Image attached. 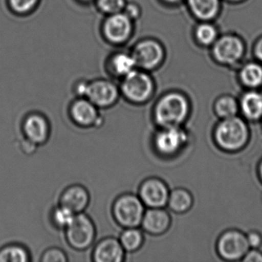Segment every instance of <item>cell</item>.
<instances>
[{
	"mask_svg": "<svg viewBox=\"0 0 262 262\" xmlns=\"http://www.w3.org/2000/svg\"><path fill=\"white\" fill-rule=\"evenodd\" d=\"M90 203L88 191L80 185H73L65 190L62 194L60 205L68 208L75 214L83 212Z\"/></svg>",
	"mask_w": 262,
	"mask_h": 262,
	"instance_id": "cell-15",
	"label": "cell"
},
{
	"mask_svg": "<svg viewBox=\"0 0 262 262\" xmlns=\"http://www.w3.org/2000/svg\"><path fill=\"white\" fill-rule=\"evenodd\" d=\"M247 239H248V244H249L250 246L253 247V248H257V247L260 245V242H261L260 236L257 234V233H251L247 237Z\"/></svg>",
	"mask_w": 262,
	"mask_h": 262,
	"instance_id": "cell-33",
	"label": "cell"
},
{
	"mask_svg": "<svg viewBox=\"0 0 262 262\" xmlns=\"http://www.w3.org/2000/svg\"><path fill=\"white\" fill-rule=\"evenodd\" d=\"M215 111L220 117L224 119L232 117L237 113V103L232 98H222L216 102Z\"/></svg>",
	"mask_w": 262,
	"mask_h": 262,
	"instance_id": "cell-25",
	"label": "cell"
},
{
	"mask_svg": "<svg viewBox=\"0 0 262 262\" xmlns=\"http://www.w3.org/2000/svg\"><path fill=\"white\" fill-rule=\"evenodd\" d=\"M66 230L67 241L75 249H86L93 244L96 236L93 221L82 212L75 215L73 222Z\"/></svg>",
	"mask_w": 262,
	"mask_h": 262,
	"instance_id": "cell-5",
	"label": "cell"
},
{
	"mask_svg": "<svg viewBox=\"0 0 262 262\" xmlns=\"http://www.w3.org/2000/svg\"><path fill=\"white\" fill-rule=\"evenodd\" d=\"M125 5V0H97V6L99 10L108 16L122 13Z\"/></svg>",
	"mask_w": 262,
	"mask_h": 262,
	"instance_id": "cell-26",
	"label": "cell"
},
{
	"mask_svg": "<svg viewBox=\"0 0 262 262\" xmlns=\"http://www.w3.org/2000/svg\"><path fill=\"white\" fill-rule=\"evenodd\" d=\"M110 65L112 72L122 78L136 70L137 67L133 54L123 52L113 55L110 59Z\"/></svg>",
	"mask_w": 262,
	"mask_h": 262,
	"instance_id": "cell-18",
	"label": "cell"
},
{
	"mask_svg": "<svg viewBox=\"0 0 262 262\" xmlns=\"http://www.w3.org/2000/svg\"><path fill=\"white\" fill-rule=\"evenodd\" d=\"M119 90L116 84L105 79L89 82L85 97L98 108H108L119 99Z\"/></svg>",
	"mask_w": 262,
	"mask_h": 262,
	"instance_id": "cell-6",
	"label": "cell"
},
{
	"mask_svg": "<svg viewBox=\"0 0 262 262\" xmlns=\"http://www.w3.org/2000/svg\"><path fill=\"white\" fill-rule=\"evenodd\" d=\"M83 2H90V1H92V0H82Z\"/></svg>",
	"mask_w": 262,
	"mask_h": 262,
	"instance_id": "cell-38",
	"label": "cell"
},
{
	"mask_svg": "<svg viewBox=\"0 0 262 262\" xmlns=\"http://www.w3.org/2000/svg\"><path fill=\"white\" fill-rule=\"evenodd\" d=\"M137 67L145 70L154 68L160 62L163 53L162 47L153 40H145L135 47L133 53Z\"/></svg>",
	"mask_w": 262,
	"mask_h": 262,
	"instance_id": "cell-10",
	"label": "cell"
},
{
	"mask_svg": "<svg viewBox=\"0 0 262 262\" xmlns=\"http://www.w3.org/2000/svg\"><path fill=\"white\" fill-rule=\"evenodd\" d=\"M185 133L176 127L164 128L155 138L154 143L159 152L164 155L176 153L186 142Z\"/></svg>",
	"mask_w": 262,
	"mask_h": 262,
	"instance_id": "cell-12",
	"label": "cell"
},
{
	"mask_svg": "<svg viewBox=\"0 0 262 262\" xmlns=\"http://www.w3.org/2000/svg\"><path fill=\"white\" fill-rule=\"evenodd\" d=\"M260 178H261V180H262V162L260 165Z\"/></svg>",
	"mask_w": 262,
	"mask_h": 262,
	"instance_id": "cell-36",
	"label": "cell"
},
{
	"mask_svg": "<svg viewBox=\"0 0 262 262\" xmlns=\"http://www.w3.org/2000/svg\"><path fill=\"white\" fill-rule=\"evenodd\" d=\"M125 250L120 242L114 237L101 241L95 248L93 259L96 262H121L123 260Z\"/></svg>",
	"mask_w": 262,
	"mask_h": 262,
	"instance_id": "cell-14",
	"label": "cell"
},
{
	"mask_svg": "<svg viewBox=\"0 0 262 262\" xmlns=\"http://www.w3.org/2000/svg\"><path fill=\"white\" fill-rule=\"evenodd\" d=\"M216 33L214 29L211 26L202 25L198 28L197 37L202 43L209 44L215 38Z\"/></svg>",
	"mask_w": 262,
	"mask_h": 262,
	"instance_id": "cell-29",
	"label": "cell"
},
{
	"mask_svg": "<svg viewBox=\"0 0 262 262\" xmlns=\"http://www.w3.org/2000/svg\"><path fill=\"white\" fill-rule=\"evenodd\" d=\"M256 54L257 57L262 60V40L257 44V48H256Z\"/></svg>",
	"mask_w": 262,
	"mask_h": 262,
	"instance_id": "cell-35",
	"label": "cell"
},
{
	"mask_svg": "<svg viewBox=\"0 0 262 262\" xmlns=\"http://www.w3.org/2000/svg\"><path fill=\"white\" fill-rule=\"evenodd\" d=\"M249 247L247 237L236 231L225 233L219 239L217 245L219 254L227 260H237L244 257Z\"/></svg>",
	"mask_w": 262,
	"mask_h": 262,
	"instance_id": "cell-8",
	"label": "cell"
},
{
	"mask_svg": "<svg viewBox=\"0 0 262 262\" xmlns=\"http://www.w3.org/2000/svg\"><path fill=\"white\" fill-rule=\"evenodd\" d=\"M242 79L248 86H257L262 82V69L255 64H249L242 71Z\"/></svg>",
	"mask_w": 262,
	"mask_h": 262,
	"instance_id": "cell-24",
	"label": "cell"
},
{
	"mask_svg": "<svg viewBox=\"0 0 262 262\" xmlns=\"http://www.w3.org/2000/svg\"><path fill=\"white\" fill-rule=\"evenodd\" d=\"M169 225V215L160 208H151L145 211L142 221L144 230L152 234H162Z\"/></svg>",
	"mask_w": 262,
	"mask_h": 262,
	"instance_id": "cell-17",
	"label": "cell"
},
{
	"mask_svg": "<svg viewBox=\"0 0 262 262\" xmlns=\"http://www.w3.org/2000/svg\"><path fill=\"white\" fill-rule=\"evenodd\" d=\"M153 83L151 78L143 72L133 70L123 77L121 93L124 97L133 102L140 104L146 102L152 94Z\"/></svg>",
	"mask_w": 262,
	"mask_h": 262,
	"instance_id": "cell-4",
	"label": "cell"
},
{
	"mask_svg": "<svg viewBox=\"0 0 262 262\" xmlns=\"http://www.w3.org/2000/svg\"><path fill=\"white\" fill-rule=\"evenodd\" d=\"M133 21L124 12L110 15L103 24L105 37L117 44L128 40L133 33Z\"/></svg>",
	"mask_w": 262,
	"mask_h": 262,
	"instance_id": "cell-7",
	"label": "cell"
},
{
	"mask_svg": "<svg viewBox=\"0 0 262 262\" xmlns=\"http://www.w3.org/2000/svg\"><path fill=\"white\" fill-rule=\"evenodd\" d=\"M244 261L248 262H262V254L256 250L248 251L245 254Z\"/></svg>",
	"mask_w": 262,
	"mask_h": 262,
	"instance_id": "cell-32",
	"label": "cell"
},
{
	"mask_svg": "<svg viewBox=\"0 0 262 262\" xmlns=\"http://www.w3.org/2000/svg\"><path fill=\"white\" fill-rule=\"evenodd\" d=\"M29 259L28 251L20 245H8L0 250V262H27Z\"/></svg>",
	"mask_w": 262,
	"mask_h": 262,
	"instance_id": "cell-22",
	"label": "cell"
},
{
	"mask_svg": "<svg viewBox=\"0 0 262 262\" xmlns=\"http://www.w3.org/2000/svg\"><path fill=\"white\" fill-rule=\"evenodd\" d=\"M214 136L221 148L228 151H235L246 143L248 138V128L242 119L232 116L225 119L217 125Z\"/></svg>",
	"mask_w": 262,
	"mask_h": 262,
	"instance_id": "cell-2",
	"label": "cell"
},
{
	"mask_svg": "<svg viewBox=\"0 0 262 262\" xmlns=\"http://www.w3.org/2000/svg\"><path fill=\"white\" fill-rule=\"evenodd\" d=\"M89 82H85V81H81V82H78L76 85V92L77 93L78 96H81V97H85L86 95L87 89H88Z\"/></svg>",
	"mask_w": 262,
	"mask_h": 262,
	"instance_id": "cell-34",
	"label": "cell"
},
{
	"mask_svg": "<svg viewBox=\"0 0 262 262\" xmlns=\"http://www.w3.org/2000/svg\"><path fill=\"white\" fill-rule=\"evenodd\" d=\"M189 4L194 14L202 19L212 18L219 8V0H189Z\"/></svg>",
	"mask_w": 262,
	"mask_h": 262,
	"instance_id": "cell-20",
	"label": "cell"
},
{
	"mask_svg": "<svg viewBox=\"0 0 262 262\" xmlns=\"http://www.w3.org/2000/svg\"><path fill=\"white\" fill-rule=\"evenodd\" d=\"M188 110V102L183 96L167 95L156 105L155 119L163 128L178 126L186 119Z\"/></svg>",
	"mask_w": 262,
	"mask_h": 262,
	"instance_id": "cell-1",
	"label": "cell"
},
{
	"mask_svg": "<svg viewBox=\"0 0 262 262\" xmlns=\"http://www.w3.org/2000/svg\"><path fill=\"white\" fill-rule=\"evenodd\" d=\"M70 116L79 126L91 127L101 122L98 107L86 98H80L72 104Z\"/></svg>",
	"mask_w": 262,
	"mask_h": 262,
	"instance_id": "cell-11",
	"label": "cell"
},
{
	"mask_svg": "<svg viewBox=\"0 0 262 262\" xmlns=\"http://www.w3.org/2000/svg\"><path fill=\"white\" fill-rule=\"evenodd\" d=\"M244 114L250 119H257L262 116V96L257 93H249L242 101Z\"/></svg>",
	"mask_w": 262,
	"mask_h": 262,
	"instance_id": "cell-19",
	"label": "cell"
},
{
	"mask_svg": "<svg viewBox=\"0 0 262 262\" xmlns=\"http://www.w3.org/2000/svg\"><path fill=\"white\" fill-rule=\"evenodd\" d=\"M124 13L130 18V19H134L136 18L139 17V8L136 4H129L125 5V9H124Z\"/></svg>",
	"mask_w": 262,
	"mask_h": 262,
	"instance_id": "cell-31",
	"label": "cell"
},
{
	"mask_svg": "<svg viewBox=\"0 0 262 262\" xmlns=\"http://www.w3.org/2000/svg\"><path fill=\"white\" fill-rule=\"evenodd\" d=\"M23 130L27 140L35 145H41L47 142L50 136V125L42 115L34 113L26 118Z\"/></svg>",
	"mask_w": 262,
	"mask_h": 262,
	"instance_id": "cell-13",
	"label": "cell"
},
{
	"mask_svg": "<svg viewBox=\"0 0 262 262\" xmlns=\"http://www.w3.org/2000/svg\"><path fill=\"white\" fill-rule=\"evenodd\" d=\"M11 8L18 13H26L34 9L39 0H9Z\"/></svg>",
	"mask_w": 262,
	"mask_h": 262,
	"instance_id": "cell-28",
	"label": "cell"
},
{
	"mask_svg": "<svg viewBox=\"0 0 262 262\" xmlns=\"http://www.w3.org/2000/svg\"><path fill=\"white\" fill-rule=\"evenodd\" d=\"M167 1H168V2H176L178 0H167Z\"/></svg>",
	"mask_w": 262,
	"mask_h": 262,
	"instance_id": "cell-37",
	"label": "cell"
},
{
	"mask_svg": "<svg viewBox=\"0 0 262 262\" xmlns=\"http://www.w3.org/2000/svg\"><path fill=\"white\" fill-rule=\"evenodd\" d=\"M41 260L43 262H64L67 261V257L62 250L52 248L44 253Z\"/></svg>",
	"mask_w": 262,
	"mask_h": 262,
	"instance_id": "cell-30",
	"label": "cell"
},
{
	"mask_svg": "<svg viewBox=\"0 0 262 262\" xmlns=\"http://www.w3.org/2000/svg\"><path fill=\"white\" fill-rule=\"evenodd\" d=\"M119 242L125 251L133 252L142 246L143 235L137 228H128L121 234Z\"/></svg>",
	"mask_w": 262,
	"mask_h": 262,
	"instance_id": "cell-21",
	"label": "cell"
},
{
	"mask_svg": "<svg viewBox=\"0 0 262 262\" xmlns=\"http://www.w3.org/2000/svg\"><path fill=\"white\" fill-rule=\"evenodd\" d=\"M76 214L65 207H58L53 213V221L59 228H67L70 225Z\"/></svg>",
	"mask_w": 262,
	"mask_h": 262,
	"instance_id": "cell-27",
	"label": "cell"
},
{
	"mask_svg": "<svg viewBox=\"0 0 262 262\" xmlns=\"http://www.w3.org/2000/svg\"><path fill=\"white\" fill-rule=\"evenodd\" d=\"M139 197L144 205L150 208H162L168 202L169 194L163 182L149 179L141 185Z\"/></svg>",
	"mask_w": 262,
	"mask_h": 262,
	"instance_id": "cell-9",
	"label": "cell"
},
{
	"mask_svg": "<svg viewBox=\"0 0 262 262\" xmlns=\"http://www.w3.org/2000/svg\"><path fill=\"white\" fill-rule=\"evenodd\" d=\"M113 215L116 222L125 228H136L142 224L145 214L140 198L132 194L119 196L113 205Z\"/></svg>",
	"mask_w": 262,
	"mask_h": 262,
	"instance_id": "cell-3",
	"label": "cell"
},
{
	"mask_svg": "<svg viewBox=\"0 0 262 262\" xmlns=\"http://www.w3.org/2000/svg\"><path fill=\"white\" fill-rule=\"evenodd\" d=\"M168 203L173 211L184 212L191 207L192 199L191 194L185 190L176 189L170 194Z\"/></svg>",
	"mask_w": 262,
	"mask_h": 262,
	"instance_id": "cell-23",
	"label": "cell"
},
{
	"mask_svg": "<svg viewBox=\"0 0 262 262\" xmlns=\"http://www.w3.org/2000/svg\"><path fill=\"white\" fill-rule=\"evenodd\" d=\"M214 55L221 62L232 63L240 58L243 52L242 42L236 38H222L214 47Z\"/></svg>",
	"mask_w": 262,
	"mask_h": 262,
	"instance_id": "cell-16",
	"label": "cell"
}]
</instances>
